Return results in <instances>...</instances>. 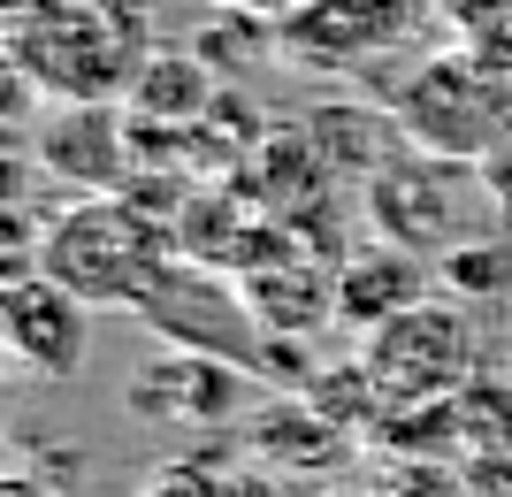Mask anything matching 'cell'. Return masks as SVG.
I'll return each mask as SVG.
<instances>
[{
  "label": "cell",
  "mask_w": 512,
  "mask_h": 497,
  "mask_svg": "<svg viewBox=\"0 0 512 497\" xmlns=\"http://www.w3.org/2000/svg\"><path fill=\"white\" fill-rule=\"evenodd\" d=\"M436 16L459 31V46H482V39H512V0H428Z\"/></svg>",
  "instance_id": "obj_20"
},
{
  "label": "cell",
  "mask_w": 512,
  "mask_h": 497,
  "mask_svg": "<svg viewBox=\"0 0 512 497\" xmlns=\"http://www.w3.org/2000/svg\"><path fill=\"white\" fill-rule=\"evenodd\" d=\"M360 368L375 375L383 406H444L482 375V337H474V314L459 299H421L406 306L398 322L367 329L360 337Z\"/></svg>",
  "instance_id": "obj_5"
},
{
  "label": "cell",
  "mask_w": 512,
  "mask_h": 497,
  "mask_svg": "<svg viewBox=\"0 0 512 497\" xmlns=\"http://www.w3.org/2000/svg\"><path fill=\"white\" fill-rule=\"evenodd\" d=\"M214 100H222V77L184 39V46H153L123 108H130V123H146V130H199L214 115Z\"/></svg>",
  "instance_id": "obj_13"
},
{
  "label": "cell",
  "mask_w": 512,
  "mask_h": 497,
  "mask_svg": "<svg viewBox=\"0 0 512 497\" xmlns=\"http://www.w3.org/2000/svg\"><path fill=\"white\" fill-rule=\"evenodd\" d=\"M245 444H253L260 467H337L352 436H344V421L321 413L306 390H283V398H268V406L245 421Z\"/></svg>",
  "instance_id": "obj_14"
},
{
  "label": "cell",
  "mask_w": 512,
  "mask_h": 497,
  "mask_svg": "<svg viewBox=\"0 0 512 497\" xmlns=\"http://www.w3.org/2000/svg\"><path fill=\"white\" fill-rule=\"evenodd\" d=\"M451 413H459V444H467V459H512V383L474 375V383L451 398Z\"/></svg>",
  "instance_id": "obj_18"
},
{
  "label": "cell",
  "mask_w": 512,
  "mask_h": 497,
  "mask_svg": "<svg viewBox=\"0 0 512 497\" xmlns=\"http://www.w3.org/2000/svg\"><path fill=\"white\" fill-rule=\"evenodd\" d=\"M130 322L146 329L153 345L207 352V360H237L245 375H253L260 345H268V329H260L253 299H245V283H237L230 268H207V260H184V253L161 268V283L146 291V306H138Z\"/></svg>",
  "instance_id": "obj_6"
},
{
  "label": "cell",
  "mask_w": 512,
  "mask_h": 497,
  "mask_svg": "<svg viewBox=\"0 0 512 497\" xmlns=\"http://www.w3.org/2000/svg\"><path fill=\"white\" fill-rule=\"evenodd\" d=\"M482 184H490V199H497V222L512 230V146H497L490 161H482Z\"/></svg>",
  "instance_id": "obj_21"
},
{
  "label": "cell",
  "mask_w": 512,
  "mask_h": 497,
  "mask_svg": "<svg viewBox=\"0 0 512 497\" xmlns=\"http://www.w3.org/2000/svg\"><path fill=\"white\" fill-rule=\"evenodd\" d=\"M153 46V0H31L8 16V69L46 100H130Z\"/></svg>",
  "instance_id": "obj_1"
},
{
  "label": "cell",
  "mask_w": 512,
  "mask_h": 497,
  "mask_svg": "<svg viewBox=\"0 0 512 497\" xmlns=\"http://www.w3.org/2000/svg\"><path fill=\"white\" fill-rule=\"evenodd\" d=\"M138 497H245L230 475H214L207 459H169V467H153L146 490Z\"/></svg>",
  "instance_id": "obj_19"
},
{
  "label": "cell",
  "mask_w": 512,
  "mask_h": 497,
  "mask_svg": "<svg viewBox=\"0 0 512 497\" xmlns=\"http://www.w3.org/2000/svg\"><path fill=\"white\" fill-rule=\"evenodd\" d=\"M299 130L314 138V153L344 176V184H367L390 153L406 146V130H398V115H390L383 100H329V108H314Z\"/></svg>",
  "instance_id": "obj_15"
},
{
  "label": "cell",
  "mask_w": 512,
  "mask_h": 497,
  "mask_svg": "<svg viewBox=\"0 0 512 497\" xmlns=\"http://www.w3.org/2000/svg\"><path fill=\"white\" fill-rule=\"evenodd\" d=\"M428 0H299L283 16V62L344 77V69H375L383 54L413 46L428 31Z\"/></svg>",
  "instance_id": "obj_7"
},
{
  "label": "cell",
  "mask_w": 512,
  "mask_h": 497,
  "mask_svg": "<svg viewBox=\"0 0 512 497\" xmlns=\"http://www.w3.org/2000/svg\"><path fill=\"white\" fill-rule=\"evenodd\" d=\"M31 161L77 199L123 192L138 176V130H130L123 100H46L39 130H31Z\"/></svg>",
  "instance_id": "obj_8"
},
{
  "label": "cell",
  "mask_w": 512,
  "mask_h": 497,
  "mask_svg": "<svg viewBox=\"0 0 512 497\" xmlns=\"http://www.w3.org/2000/svg\"><path fill=\"white\" fill-rule=\"evenodd\" d=\"M176 260L169 222L146 215L130 192H92L54 207L39 230V276H54L92 314H138L161 268Z\"/></svg>",
  "instance_id": "obj_2"
},
{
  "label": "cell",
  "mask_w": 512,
  "mask_h": 497,
  "mask_svg": "<svg viewBox=\"0 0 512 497\" xmlns=\"http://www.w3.org/2000/svg\"><path fill=\"white\" fill-rule=\"evenodd\" d=\"M360 215H367L375 238L406 245L421 260H444L459 245L505 230L490 184H482V161H444V153H421V146H398L383 169L367 176Z\"/></svg>",
  "instance_id": "obj_4"
},
{
  "label": "cell",
  "mask_w": 512,
  "mask_h": 497,
  "mask_svg": "<svg viewBox=\"0 0 512 497\" xmlns=\"http://www.w3.org/2000/svg\"><path fill=\"white\" fill-rule=\"evenodd\" d=\"M436 283H444V299H459V306L512 299V230H490V238L444 253V260H436Z\"/></svg>",
  "instance_id": "obj_17"
},
{
  "label": "cell",
  "mask_w": 512,
  "mask_h": 497,
  "mask_svg": "<svg viewBox=\"0 0 512 497\" xmlns=\"http://www.w3.org/2000/svg\"><path fill=\"white\" fill-rule=\"evenodd\" d=\"M436 291H444V283H436V260L406 253V245H390V238H367V245H352V253L337 260V322L352 329V337L398 322L406 306L436 299Z\"/></svg>",
  "instance_id": "obj_11"
},
{
  "label": "cell",
  "mask_w": 512,
  "mask_h": 497,
  "mask_svg": "<svg viewBox=\"0 0 512 497\" xmlns=\"http://www.w3.org/2000/svg\"><path fill=\"white\" fill-rule=\"evenodd\" d=\"M214 8H245V16H268V23H283L299 0H214Z\"/></svg>",
  "instance_id": "obj_22"
},
{
  "label": "cell",
  "mask_w": 512,
  "mask_h": 497,
  "mask_svg": "<svg viewBox=\"0 0 512 497\" xmlns=\"http://www.w3.org/2000/svg\"><path fill=\"white\" fill-rule=\"evenodd\" d=\"M237 283H245V299H253L268 337H299L306 345V337H321L337 322V260H321V253H291V260L253 268Z\"/></svg>",
  "instance_id": "obj_12"
},
{
  "label": "cell",
  "mask_w": 512,
  "mask_h": 497,
  "mask_svg": "<svg viewBox=\"0 0 512 497\" xmlns=\"http://www.w3.org/2000/svg\"><path fill=\"white\" fill-rule=\"evenodd\" d=\"M192 54L222 77V85H237L245 69H260V62H283V23H268V16H245V8H214L207 23L192 31Z\"/></svg>",
  "instance_id": "obj_16"
},
{
  "label": "cell",
  "mask_w": 512,
  "mask_h": 497,
  "mask_svg": "<svg viewBox=\"0 0 512 497\" xmlns=\"http://www.w3.org/2000/svg\"><path fill=\"white\" fill-rule=\"evenodd\" d=\"M245 383L253 375L237 368V360H207V352H153L146 368L123 383V406L153 429H169V421H192V429H230L245 421Z\"/></svg>",
  "instance_id": "obj_10"
},
{
  "label": "cell",
  "mask_w": 512,
  "mask_h": 497,
  "mask_svg": "<svg viewBox=\"0 0 512 497\" xmlns=\"http://www.w3.org/2000/svg\"><path fill=\"white\" fill-rule=\"evenodd\" d=\"M0 345L16 360L23 375H39V383H69V375H85L92 360V306L69 299L54 276H8L0 291Z\"/></svg>",
  "instance_id": "obj_9"
},
{
  "label": "cell",
  "mask_w": 512,
  "mask_h": 497,
  "mask_svg": "<svg viewBox=\"0 0 512 497\" xmlns=\"http://www.w3.org/2000/svg\"><path fill=\"white\" fill-rule=\"evenodd\" d=\"M375 100L398 115L406 146L444 161H490L497 146H512V62L482 46H436Z\"/></svg>",
  "instance_id": "obj_3"
}]
</instances>
